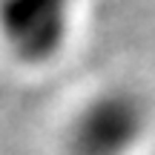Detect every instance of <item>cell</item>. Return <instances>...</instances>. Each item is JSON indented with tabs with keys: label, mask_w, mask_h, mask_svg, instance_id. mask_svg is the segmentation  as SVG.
<instances>
[{
	"label": "cell",
	"mask_w": 155,
	"mask_h": 155,
	"mask_svg": "<svg viewBox=\"0 0 155 155\" xmlns=\"http://www.w3.org/2000/svg\"><path fill=\"white\" fill-rule=\"evenodd\" d=\"M138 112L124 98L95 101L92 109H86L78 121L75 144L83 155H115L135 138L138 129Z\"/></svg>",
	"instance_id": "6da1fadb"
}]
</instances>
